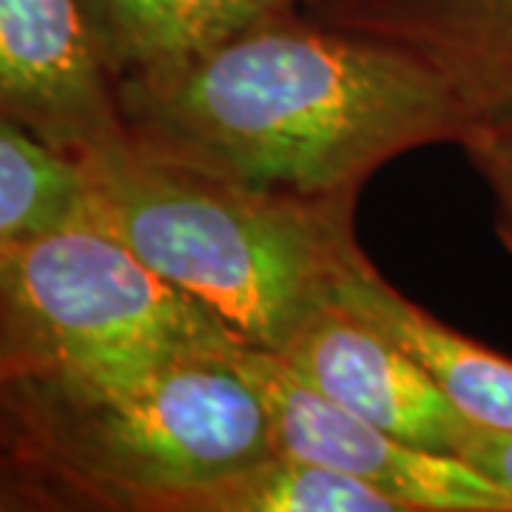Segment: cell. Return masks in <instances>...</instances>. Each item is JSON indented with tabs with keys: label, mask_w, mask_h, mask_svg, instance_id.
<instances>
[{
	"label": "cell",
	"mask_w": 512,
	"mask_h": 512,
	"mask_svg": "<svg viewBox=\"0 0 512 512\" xmlns=\"http://www.w3.org/2000/svg\"><path fill=\"white\" fill-rule=\"evenodd\" d=\"M114 97L137 146L308 200L359 197L376 168L410 148L458 143L473 120L424 57L296 9L120 83Z\"/></svg>",
	"instance_id": "cell-1"
},
{
	"label": "cell",
	"mask_w": 512,
	"mask_h": 512,
	"mask_svg": "<svg viewBox=\"0 0 512 512\" xmlns=\"http://www.w3.org/2000/svg\"><path fill=\"white\" fill-rule=\"evenodd\" d=\"M86 217L245 348L276 350L365 254L356 197L259 191L123 137L80 163Z\"/></svg>",
	"instance_id": "cell-2"
},
{
	"label": "cell",
	"mask_w": 512,
	"mask_h": 512,
	"mask_svg": "<svg viewBox=\"0 0 512 512\" xmlns=\"http://www.w3.org/2000/svg\"><path fill=\"white\" fill-rule=\"evenodd\" d=\"M231 345L160 350L6 393L29 450L77 510L185 512L197 493L276 453Z\"/></svg>",
	"instance_id": "cell-3"
},
{
	"label": "cell",
	"mask_w": 512,
	"mask_h": 512,
	"mask_svg": "<svg viewBox=\"0 0 512 512\" xmlns=\"http://www.w3.org/2000/svg\"><path fill=\"white\" fill-rule=\"evenodd\" d=\"M234 342L86 214L0 245V384Z\"/></svg>",
	"instance_id": "cell-4"
},
{
	"label": "cell",
	"mask_w": 512,
	"mask_h": 512,
	"mask_svg": "<svg viewBox=\"0 0 512 512\" xmlns=\"http://www.w3.org/2000/svg\"><path fill=\"white\" fill-rule=\"evenodd\" d=\"M228 359L265 404L279 453L367 481L407 512H512V495L470 461L396 439L293 376L271 350L231 345Z\"/></svg>",
	"instance_id": "cell-5"
},
{
	"label": "cell",
	"mask_w": 512,
	"mask_h": 512,
	"mask_svg": "<svg viewBox=\"0 0 512 512\" xmlns=\"http://www.w3.org/2000/svg\"><path fill=\"white\" fill-rule=\"evenodd\" d=\"M0 123L77 165L126 137L77 0H0Z\"/></svg>",
	"instance_id": "cell-6"
},
{
	"label": "cell",
	"mask_w": 512,
	"mask_h": 512,
	"mask_svg": "<svg viewBox=\"0 0 512 512\" xmlns=\"http://www.w3.org/2000/svg\"><path fill=\"white\" fill-rule=\"evenodd\" d=\"M276 356L313 390L396 439L456 456L470 419L447 402L407 350L333 299L308 316Z\"/></svg>",
	"instance_id": "cell-7"
},
{
	"label": "cell",
	"mask_w": 512,
	"mask_h": 512,
	"mask_svg": "<svg viewBox=\"0 0 512 512\" xmlns=\"http://www.w3.org/2000/svg\"><path fill=\"white\" fill-rule=\"evenodd\" d=\"M296 12L416 52L473 117L512 106V0H296Z\"/></svg>",
	"instance_id": "cell-8"
},
{
	"label": "cell",
	"mask_w": 512,
	"mask_h": 512,
	"mask_svg": "<svg viewBox=\"0 0 512 512\" xmlns=\"http://www.w3.org/2000/svg\"><path fill=\"white\" fill-rule=\"evenodd\" d=\"M330 299L407 350L464 419L512 430V359L441 325L384 282L367 256L333 285Z\"/></svg>",
	"instance_id": "cell-9"
},
{
	"label": "cell",
	"mask_w": 512,
	"mask_h": 512,
	"mask_svg": "<svg viewBox=\"0 0 512 512\" xmlns=\"http://www.w3.org/2000/svg\"><path fill=\"white\" fill-rule=\"evenodd\" d=\"M111 86L168 72L296 0H77Z\"/></svg>",
	"instance_id": "cell-10"
},
{
	"label": "cell",
	"mask_w": 512,
	"mask_h": 512,
	"mask_svg": "<svg viewBox=\"0 0 512 512\" xmlns=\"http://www.w3.org/2000/svg\"><path fill=\"white\" fill-rule=\"evenodd\" d=\"M185 512H407L379 487L279 453L197 493Z\"/></svg>",
	"instance_id": "cell-11"
},
{
	"label": "cell",
	"mask_w": 512,
	"mask_h": 512,
	"mask_svg": "<svg viewBox=\"0 0 512 512\" xmlns=\"http://www.w3.org/2000/svg\"><path fill=\"white\" fill-rule=\"evenodd\" d=\"M86 211L80 165L0 123V245L72 222Z\"/></svg>",
	"instance_id": "cell-12"
},
{
	"label": "cell",
	"mask_w": 512,
	"mask_h": 512,
	"mask_svg": "<svg viewBox=\"0 0 512 512\" xmlns=\"http://www.w3.org/2000/svg\"><path fill=\"white\" fill-rule=\"evenodd\" d=\"M495 200V231L512 254V106L473 117L458 137Z\"/></svg>",
	"instance_id": "cell-13"
},
{
	"label": "cell",
	"mask_w": 512,
	"mask_h": 512,
	"mask_svg": "<svg viewBox=\"0 0 512 512\" xmlns=\"http://www.w3.org/2000/svg\"><path fill=\"white\" fill-rule=\"evenodd\" d=\"M6 510H77L69 490L26 439L0 447V512Z\"/></svg>",
	"instance_id": "cell-14"
},
{
	"label": "cell",
	"mask_w": 512,
	"mask_h": 512,
	"mask_svg": "<svg viewBox=\"0 0 512 512\" xmlns=\"http://www.w3.org/2000/svg\"><path fill=\"white\" fill-rule=\"evenodd\" d=\"M23 441V430H20V421L12 410L9 402V393H6V384H0V447L6 444H20Z\"/></svg>",
	"instance_id": "cell-15"
}]
</instances>
